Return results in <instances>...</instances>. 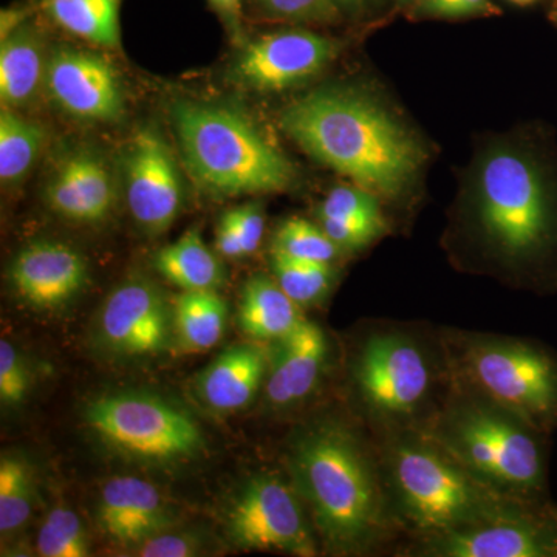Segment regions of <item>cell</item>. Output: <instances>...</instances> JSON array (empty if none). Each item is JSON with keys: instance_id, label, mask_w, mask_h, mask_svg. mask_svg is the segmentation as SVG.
<instances>
[{"instance_id": "6da1fadb", "label": "cell", "mask_w": 557, "mask_h": 557, "mask_svg": "<svg viewBox=\"0 0 557 557\" xmlns=\"http://www.w3.org/2000/svg\"><path fill=\"white\" fill-rule=\"evenodd\" d=\"M287 468L327 552L366 555L391 533L383 467L347 424L324 420L302 429L289 445Z\"/></svg>"}, {"instance_id": "7a4b0ae2", "label": "cell", "mask_w": 557, "mask_h": 557, "mask_svg": "<svg viewBox=\"0 0 557 557\" xmlns=\"http://www.w3.org/2000/svg\"><path fill=\"white\" fill-rule=\"evenodd\" d=\"M278 124L311 159L388 199L412 188L426 157L412 132L355 90L304 95L282 110Z\"/></svg>"}, {"instance_id": "3957f363", "label": "cell", "mask_w": 557, "mask_h": 557, "mask_svg": "<svg viewBox=\"0 0 557 557\" xmlns=\"http://www.w3.org/2000/svg\"><path fill=\"white\" fill-rule=\"evenodd\" d=\"M468 219L479 247L498 265L539 267L557 249L555 175L530 150H490L472 180Z\"/></svg>"}, {"instance_id": "277c9868", "label": "cell", "mask_w": 557, "mask_h": 557, "mask_svg": "<svg viewBox=\"0 0 557 557\" xmlns=\"http://www.w3.org/2000/svg\"><path fill=\"white\" fill-rule=\"evenodd\" d=\"M381 463L392 519L417 539L534 504L486 485L421 428H399L388 440Z\"/></svg>"}, {"instance_id": "5b68a950", "label": "cell", "mask_w": 557, "mask_h": 557, "mask_svg": "<svg viewBox=\"0 0 557 557\" xmlns=\"http://www.w3.org/2000/svg\"><path fill=\"white\" fill-rule=\"evenodd\" d=\"M171 121L183 163L207 193H282L298 177L292 161L239 109L182 98L172 102Z\"/></svg>"}, {"instance_id": "8992f818", "label": "cell", "mask_w": 557, "mask_h": 557, "mask_svg": "<svg viewBox=\"0 0 557 557\" xmlns=\"http://www.w3.org/2000/svg\"><path fill=\"white\" fill-rule=\"evenodd\" d=\"M456 391L421 429L498 493L541 504L545 491L542 432L460 383Z\"/></svg>"}, {"instance_id": "52a82bcc", "label": "cell", "mask_w": 557, "mask_h": 557, "mask_svg": "<svg viewBox=\"0 0 557 557\" xmlns=\"http://www.w3.org/2000/svg\"><path fill=\"white\" fill-rule=\"evenodd\" d=\"M458 383L544 432L557 423V361L536 344L463 333L456 341Z\"/></svg>"}, {"instance_id": "ba28073f", "label": "cell", "mask_w": 557, "mask_h": 557, "mask_svg": "<svg viewBox=\"0 0 557 557\" xmlns=\"http://www.w3.org/2000/svg\"><path fill=\"white\" fill-rule=\"evenodd\" d=\"M87 426L109 448L135 460L175 463L199 456L205 438L185 409L146 392H113L87 405Z\"/></svg>"}, {"instance_id": "9c48e42d", "label": "cell", "mask_w": 557, "mask_h": 557, "mask_svg": "<svg viewBox=\"0 0 557 557\" xmlns=\"http://www.w3.org/2000/svg\"><path fill=\"white\" fill-rule=\"evenodd\" d=\"M354 379L373 416L409 428L408 421L426 408L437 375L420 341L405 332H381L359 350Z\"/></svg>"}, {"instance_id": "30bf717a", "label": "cell", "mask_w": 557, "mask_h": 557, "mask_svg": "<svg viewBox=\"0 0 557 557\" xmlns=\"http://www.w3.org/2000/svg\"><path fill=\"white\" fill-rule=\"evenodd\" d=\"M226 534L242 549L318 555L317 531L292 482L273 474L249 479L225 512Z\"/></svg>"}, {"instance_id": "8fae6325", "label": "cell", "mask_w": 557, "mask_h": 557, "mask_svg": "<svg viewBox=\"0 0 557 557\" xmlns=\"http://www.w3.org/2000/svg\"><path fill=\"white\" fill-rule=\"evenodd\" d=\"M121 177L132 218L149 236L166 233L185 205V178L170 143L141 126L121 153Z\"/></svg>"}, {"instance_id": "7c38bea8", "label": "cell", "mask_w": 557, "mask_h": 557, "mask_svg": "<svg viewBox=\"0 0 557 557\" xmlns=\"http://www.w3.org/2000/svg\"><path fill=\"white\" fill-rule=\"evenodd\" d=\"M408 552L426 557H556L557 516L541 504H527L448 533L420 537Z\"/></svg>"}, {"instance_id": "4fadbf2b", "label": "cell", "mask_w": 557, "mask_h": 557, "mask_svg": "<svg viewBox=\"0 0 557 557\" xmlns=\"http://www.w3.org/2000/svg\"><path fill=\"white\" fill-rule=\"evenodd\" d=\"M339 53L335 40L306 30L270 33L244 42L230 69V81L245 90L277 94L300 86Z\"/></svg>"}, {"instance_id": "5bb4252c", "label": "cell", "mask_w": 557, "mask_h": 557, "mask_svg": "<svg viewBox=\"0 0 557 557\" xmlns=\"http://www.w3.org/2000/svg\"><path fill=\"white\" fill-rule=\"evenodd\" d=\"M98 333L101 343L121 357L159 355L174 336V309L148 278H129L106 299Z\"/></svg>"}, {"instance_id": "9a60e30c", "label": "cell", "mask_w": 557, "mask_h": 557, "mask_svg": "<svg viewBox=\"0 0 557 557\" xmlns=\"http://www.w3.org/2000/svg\"><path fill=\"white\" fill-rule=\"evenodd\" d=\"M46 90L58 108L81 121L115 123L126 109L120 73L91 51L61 47L49 54Z\"/></svg>"}, {"instance_id": "2e32d148", "label": "cell", "mask_w": 557, "mask_h": 557, "mask_svg": "<svg viewBox=\"0 0 557 557\" xmlns=\"http://www.w3.org/2000/svg\"><path fill=\"white\" fill-rule=\"evenodd\" d=\"M46 203L69 222L97 225L112 214L116 182L100 152L76 149L62 157L46 185Z\"/></svg>"}, {"instance_id": "e0dca14e", "label": "cell", "mask_w": 557, "mask_h": 557, "mask_svg": "<svg viewBox=\"0 0 557 557\" xmlns=\"http://www.w3.org/2000/svg\"><path fill=\"white\" fill-rule=\"evenodd\" d=\"M9 277L11 287L28 306L53 310L79 295L89 270L75 248L61 242L38 240L21 249L11 262Z\"/></svg>"}, {"instance_id": "ac0fdd59", "label": "cell", "mask_w": 557, "mask_h": 557, "mask_svg": "<svg viewBox=\"0 0 557 557\" xmlns=\"http://www.w3.org/2000/svg\"><path fill=\"white\" fill-rule=\"evenodd\" d=\"M97 516L104 534L134 548L170 530L175 519L159 487L132 475L109 480L101 487Z\"/></svg>"}, {"instance_id": "d6986e66", "label": "cell", "mask_w": 557, "mask_h": 557, "mask_svg": "<svg viewBox=\"0 0 557 557\" xmlns=\"http://www.w3.org/2000/svg\"><path fill=\"white\" fill-rule=\"evenodd\" d=\"M270 354L267 398L274 408H289L317 388L327 359V338L319 325L302 319L285 338L273 343Z\"/></svg>"}, {"instance_id": "ffe728a7", "label": "cell", "mask_w": 557, "mask_h": 557, "mask_svg": "<svg viewBox=\"0 0 557 557\" xmlns=\"http://www.w3.org/2000/svg\"><path fill=\"white\" fill-rule=\"evenodd\" d=\"M270 355L256 344H237L223 350L197 379L201 401L215 412L245 409L258 395Z\"/></svg>"}, {"instance_id": "44dd1931", "label": "cell", "mask_w": 557, "mask_h": 557, "mask_svg": "<svg viewBox=\"0 0 557 557\" xmlns=\"http://www.w3.org/2000/svg\"><path fill=\"white\" fill-rule=\"evenodd\" d=\"M46 44L35 25L25 21L2 38L0 46V100L5 108L27 109L46 90Z\"/></svg>"}, {"instance_id": "7402d4cb", "label": "cell", "mask_w": 557, "mask_h": 557, "mask_svg": "<svg viewBox=\"0 0 557 557\" xmlns=\"http://www.w3.org/2000/svg\"><path fill=\"white\" fill-rule=\"evenodd\" d=\"M300 307L263 273L252 274L242 289L237 321L245 335L263 343H276L298 327Z\"/></svg>"}, {"instance_id": "603a6c76", "label": "cell", "mask_w": 557, "mask_h": 557, "mask_svg": "<svg viewBox=\"0 0 557 557\" xmlns=\"http://www.w3.org/2000/svg\"><path fill=\"white\" fill-rule=\"evenodd\" d=\"M219 256L201 239L200 231L194 228L161 248L153 258V267L183 292H218L225 282Z\"/></svg>"}, {"instance_id": "cb8c5ba5", "label": "cell", "mask_w": 557, "mask_h": 557, "mask_svg": "<svg viewBox=\"0 0 557 557\" xmlns=\"http://www.w3.org/2000/svg\"><path fill=\"white\" fill-rule=\"evenodd\" d=\"M123 0H42V9L62 30L101 49L121 46Z\"/></svg>"}, {"instance_id": "d4e9b609", "label": "cell", "mask_w": 557, "mask_h": 557, "mask_svg": "<svg viewBox=\"0 0 557 557\" xmlns=\"http://www.w3.org/2000/svg\"><path fill=\"white\" fill-rule=\"evenodd\" d=\"M174 333L189 351H207L225 335L228 307L218 292H183L175 299Z\"/></svg>"}, {"instance_id": "484cf974", "label": "cell", "mask_w": 557, "mask_h": 557, "mask_svg": "<svg viewBox=\"0 0 557 557\" xmlns=\"http://www.w3.org/2000/svg\"><path fill=\"white\" fill-rule=\"evenodd\" d=\"M2 106L0 112V180L17 185L35 166L47 141L46 127Z\"/></svg>"}, {"instance_id": "4316f807", "label": "cell", "mask_w": 557, "mask_h": 557, "mask_svg": "<svg viewBox=\"0 0 557 557\" xmlns=\"http://www.w3.org/2000/svg\"><path fill=\"white\" fill-rule=\"evenodd\" d=\"M271 273L299 307H311L327 298L336 281L332 263L310 262L271 251Z\"/></svg>"}, {"instance_id": "83f0119b", "label": "cell", "mask_w": 557, "mask_h": 557, "mask_svg": "<svg viewBox=\"0 0 557 557\" xmlns=\"http://www.w3.org/2000/svg\"><path fill=\"white\" fill-rule=\"evenodd\" d=\"M35 507V482L27 461L3 456L0 460V533L2 537L20 533Z\"/></svg>"}, {"instance_id": "f1b7e54d", "label": "cell", "mask_w": 557, "mask_h": 557, "mask_svg": "<svg viewBox=\"0 0 557 557\" xmlns=\"http://www.w3.org/2000/svg\"><path fill=\"white\" fill-rule=\"evenodd\" d=\"M341 249L321 225L310 220L292 218L278 226L273 237V252L310 262L333 263Z\"/></svg>"}, {"instance_id": "f546056e", "label": "cell", "mask_w": 557, "mask_h": 557, "mask_svg": "<svg viewBox=\"0 0 557 557\" xmlns=\"http://www.w3.org/2000/svg\"><path fill=\"white\" fill-rule=\"evenodd\" d=\"M36 547L44 557H86L89 556V537L73 509L57 507L44 520Z\"/></svg>"}, {"instance_id": "4dcf8cb0", "label": "cell", "mask_w": 557, "mask_h": 557, "mask_svg": "<svg viewBox=\"0 0 557 557\" xmlns=\"http://www.w3.org/2000/svg\"><path fill=\"white\" fill-rule=\"evenodd\" d=\"M318 219L387 226L381 211L380 197L358 185H339L330 190L318 209Z\"/></svg>"}, {"instance_id": "1f68e13d", "label": "cell", "mask_w": 557, "mask_h": 557, "mask_svg": "<svg viewBox=\"0 0 557 557\" xmlns=\"http://www.w3.org/2000/svg\"><path fill=\"white\" fill-rule=\"evenodd\" d=\"M27 366L10 341L0 343V401L14 408L25 401L30 387Z\"/></svg>"}, {"instance_id": "d6a6232c", "label": "cell", "mask_w": 557, "mask_h": 557, "mask_svg": "<svg viewBox=\"0 0 557 557\" xmlns=\"http://www.w3.org/2000/svg\"><path fill=\"white\" fill-rule=\"evenodd\" d=\"M267 14L281 20L329 22L338 17L335 0H255Z\"/></svg>"}, {"instance_id": "836d02e7", "label": "cell", "mask_w": 557, "mask_h": 557, "mask_svg": "<svg viewBox=\"0 0 557 557\" xmlns=\"http://www.w3.org/2000/svg\"><path fill=\"white\" fill-rule=\"evenodd\" d=\"M226 218L233 223L237 236L244 248L245 258L258 251L265 231V211L260 203H248L244 207L230 209L225 212Z\"/></svg>"}, {"instance_id": "e575fe53", "label": "cell", "mask_w": 557, "mask_h": 557, "mask_svg": "<svg viewBox=\"0 0 557 557\" xmlns=\"http://www.w3.org/2000/svg\"><path fill=\"white\" fill-rule=\"evenodd\" d=\"M143 557H190L200 555L201 539L190 533H163L149 537L135 547Z\"/></svg>"}, {"instance_id": "d590c367", "label": "cell", "mask_w": 557, "mask_h": 557, "mask_svg": "<svg viewBox=\"0 0 557 557\" xmlns=\"http://www.w3.org/2000/svg\"><path fill=\"white\" fill-rule=\"evenodd\" d=\"M421 10L429 16L463 17L487 13V0H421Z\"/></svg>"}, {"instance_id": "8d00e7d4", "label": "cell", "mask_w": 557, "mask_h": 557, "mask_svg": "<svg viewBox=\"0 0 557 557\" xmlns=\"http://www.w3.org/2000/svg\"><path fill=\"white\" fill-rule=\"evenodd\" d=\"M215 249H218L219 255L223 256V258H245L239 236H237L233 223L230 222L225 214L220 219L218 231H215Z\"/></svg>"}, {"instance_id": "74e56055", "label": "cell", "mask_w": 557, "mask_h": 557, "mask_svg": "<svg viewBox=\"0 0 557 557\" xmlns=\"http://www.w3.org/2000/svg\"><path fill=\"white\" fill-rule=\"evenodd\" d=\"M212 9L218 11L220 20L228 28L230 35L237 42L244 44V25H242V0H209Z\"/></svg>"}, {"instance_id": "f35d334b", "label": "cell", "mask_w": 557, "mask_h": 557, "mask_svg": "<svg viewBox=\"0 0 557 557\" xmlns=\"http://www.w3.org/2000/svg\"><path fill=\"white\" fill-rule=\"evenodd\" d=\"M370 2H373V0H335V3L339 9L350 11L364 9V7Z\"/></svg>"}, {"instance_id": "ab89813d", "label": "cell", "mask_w": 557, "mask_h": 557, "mask_svg": "<svg viewBox=\"0 0 557 557\" xmlns=\"http://www.w3.org/2000/svg\"><path fill=\"white\" fill-rule=\"evenodd\" d=\"M511 2L518 3V5H530V3L536 2V0H511Z\"/></svg>"}, {"instance_id": "60d3db41", "label": "cell", "mask_w": 557, "mask_h": 557, "mask_svg": "<svg viewBox=\"0 0 557 557\" xmlns=\"http://www.w3.org/2000/svg\"><path fill=\"white\" fill-rule=\"evenodd\" d=\"M401 2H410V0H401Z\"/></svg>"}, {"instance_id": "b9f144b4", "label": "cell", "mask_w": 557, "mask_h": 557, "mask_svg": "<svg viewBox=\"0 0 557 557\" xmlns=\"http://www.w3.org/2000/svg\"><path fill=\"white\" fill-rule=\"evenodd\" d=\"M556 21H557V13H556Z\"/></svg>"}]
</instances>
